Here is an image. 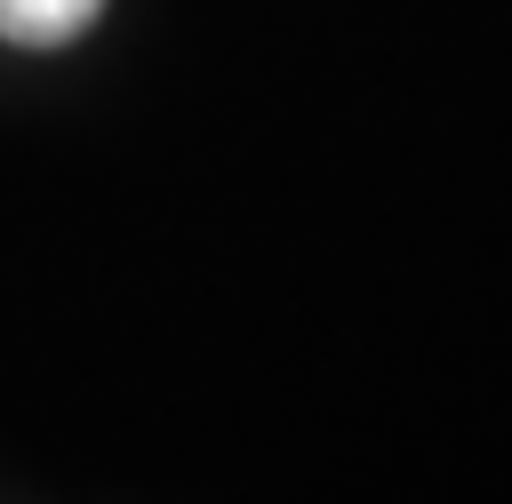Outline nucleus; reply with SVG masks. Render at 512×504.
<instances>
[{"label":"nucleus","instance_id":"f257e3e1","mask_svg":"<svg viewBox=\"0 0 512 504\" xmlns=\"http://www.w3.org/2000/svg\"><path fill=\"white\" fill-rule=\"evenodd\" d=\"M104 0H0V40L16 48H56V40H80L96 24Z\"/></svg>","mask_w":512,"mask_h":504}]
</instances>
